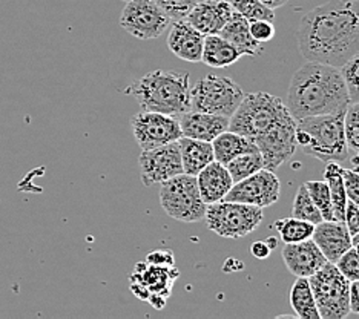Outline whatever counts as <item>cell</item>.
<instances>
[{
  "instance_id": "3",
  "label": "cell",
  "mask_w": 359,
  "mask_h": 319,
  "mask_svg": "<svg viewBox=\"0 0 359 319\" xmlns=\"http://www.w3.org/2000/svg\"><path fill=\"white\" fill-rule=\"evenodd\" d=\"M144 111L182 116L191 111L189 72L157 69L144 74L125 89Z\"/></svg>"
},
{
  "instance_id": "20",
  "label": "cell",
  "mask_w": 359,
  "mask_h": 319,
  "mask_svg": "<svg viewBox=\"0 0 359 319\" xmlns=\"http://www.w3.org/2000/svg\"><path fill=\"white\" fill-rule=\"evenodd\" d=\"M205 34L195 29L192 25L184 20H175L168 36V46L170 53L178 59L198 63L201 62L203 45H205Z\"/></svg>"
},
{
  "instance_id": "6",
  "label": "cell",
  "mask_w": 359,
  "mask_h": 319,
  "mask_svg": "<svg viewBox=\"0 0 359 319\" xmlns=\"http://www.w3.org/2000/svg\"><path fill=\"white\" fill-rule=\"evenodd\" d=\"M263 209L252 204L235 201H217L208 204L205 221L209 231L223 238H243L263 223Z\"/></svg>"
},
{
  "instance_id": "33",
  "label": "cell",
  "mask_w": 359,
  "mask_h": 319,
  "mask_svg": "<svg viewBox=\"0 0 359 319\" xmlns=\"http://www.w3.org/2000/svg\"><path fill=\"white\" fill-rule=\"evenodd\" d=\"M344 133L348 152L359 154V103H350L344 114Z\"/></svg>"
},
{
  "instance_id": "31",
  "label": "cell",
  "mask_w": 359,
  "mask_h": 319,
  "mask_svg": "<svg viewBox=\"0 0 359 319\" xmlns=\"http://www.w3.org/2000/svg\"><path fill=\"white\" fill-rule=\"evenodd\" d=\"M233 8V11L241 14L243 18H246L249 22L255 20H275V13L271 8H267L264 4H261L259 0H227Z\"/></svg>"
},
{
  "instance_id": "17",
  "label": "cell",
  "mask_w": 359,
  "mask_h": 319,
  "mask_svg": "<svg viewBox=\"0 0 359 319\" xmlns=\"http://www.w3.org/2000/svg\"><path fill=\"white\" fill-rule=\"evenodd\" d=\"M312 240L320 247L325 259L333 264L337 263L342 253L353 247L352 235H350L344 221L323 219L321 223L315 224Z\"/></svg>"
},
{
  "instance_id": "30",
  "label": "cell",
  "mask_w": 359,
  "mask_h": 319,
  "mask_svg": "<svg viewBox=\"0 0 359 319\" xmlns=\"http://www.w3.org/2000/svg\"><path fill=\"white\" fill-rule=\"evenodd\" d=\"M292 217L309 221V223L312 224H318L323 221L321 212L315 206L313 200L310 198V195L306 189V184H301L295 195V200H293L292 206Z\"/></svg>"
},
{
  "instance_id": "19",
  "label": "cell",
  "mask_w": 359,
  "mask_h": 319,
  "mask_svg": "<svg viewBox=\"0 0 359 319\" xmlns=\"http://www.w3.org/2000/svg\"><path fill=\"white\" fill-rule=\"evenodd\" d=\"M229 120L231 118L217 116V114L201 112L195 109L178 116L183 137H189L203 142H212L215 137L229 129Z\"/></svg>"
},
{
  "instance_id": "34",
  "label": "cell",
  "mask_w": 359,
  "mask_h": 319,
  "mask_svg": "<svg viewBox=\"0 0 359 319\" xmlns=\"http://www.w3.org/2000/svg\"><path fill=\"white\" fill-rule=\"evenodd\" d=\"M339 69L346 81L350 103H359V53L348 59Z\"/></svg>"
},
{
  "instance_id": "7",
  "label": "cell",
  "mask_w": 359,
  "mask_h": 319,
  "mask_svg": "<svg viewBox=\"0 0 359 319\" xmlns=\"http://www.w3.org/2000/svg\"><path fill=\"white\" fill-rule=\"evenodd\" d=\"M160 204L166 214L182 223H197L205 219L208 204L203 201L197 177L180 174L161 183Z\"/></svg>"
},
{
  "instance_id": "43",
  "label": "cell",
  "mask_w": 359,
  "mask_h": 319,
  "mask_svg": "<svg viewBox=\"0 0 359 319\" xmlns=\"http://www.w3.org/2000/svg\"><path fill=\"white\" fill-rule=\"evenodd\" d=\"M259 2L264 4L267 8H271V10H276V8L284 6L289 0H259Z\"/></svg>"
},
{
  "instance_id": "35",
  "label": "cell",
  "mask_w": 359,
  "mask_h": 319,
  "mask_svg": "<svg viewBox=\"0 0 359 319\" xmlns=\"http://www.w3.org/2000/svg\"><path fill=\"white\" fill-rule=\"evenodd\" d=\"M163 11L168 14V18L175 20H184L187 14L191 13L192 8L197 5L200 0H154Z\"/></svg>"
},
{
  "instance_id": "21",
  "label": "cell",
  "mask_w": 359,
  "mask_h": 319,
  "mask_svg": "<svg viewBox=\"0 0 359 319\" xmlns=\"http://www.w3.org/2000/svg\"><path fill=\"white\" fill-rule=\"evenodd\" d=\"M197 184L200 195L206 204L224 200V196L232 189L233 179L229 170L218 161H210L209 165L198 172Z\"/></svg>"
},
{
  "instance_id": "38",
  "label": "cell",
  "mask_w": 359,
  "mask_h": 319,
  "mask_svg": "<svg viewBox=\"0 0 359 319\" xmlns=\"http://www.w3.org/2000/svg\"><path fill=\"white\" fill-rule=\"evenodd\" d=\"M249 29H250L252 37H254L259 43L271 42L275 36L273 22H267V20L249 22Z\"/></svg>"
},
{
  "instance_id": "40",
  "label": "cell",
  "mask_w": 359,
  "mask_h": 319,
  "mask_svg": "<svg viewBox=\"0 0 359 319\" xmlns=\"http://www.w3.org/2000/svg\"><path fill=\"white\" fill-rule=\"evenodd\" d=\"M146 263L155 266H174V253L169 249L154 250L146 257Z\"/></svg>"
},
{
  "instance_id": "48",
  "label": "cell",
  "mask_w": 359,
  "mask_h": 319,
  "mask_svg": "<svg viewBox=\"0 0 359 319\" xmlns=\"http://www.w3.org/2000/svg\"><path fill=\"white\" fill-rule=\"evenodd\" d=\"M123 2H129V0H123Z\"/></svg>"
},
{
  "instance_id": "42",
  "label": "cell",
  "mask_w": 359,
  "mask_h": 319,
  "mask_svg": "<svg viewBox=\"0 0 359 319\" xmlns=\"http://www.w3.org/2000/svg\"><path fill=\"white\" fill-rule=\"evenodd\" d=\"M250 252L257 259H266V258H269V255H271L272 249L269 247V244L266 241H255L254 244H252Z\"/></svg>"
},
{
  "instance_id": "2",
  "label": "cell",
  "mask_w": 359,
  "mask_h": 319,
  "mask_svg": "<svg viewBox=\"0 0 359 319\" xmlns=\"http://www.w3.org/2000/svg\"><path fill=\"white\" fill-rule=\"evenodd\" d=\"M350 97L341 69L307 62L290 80L285 106L295 120L346 112Z\"/></svg>"
},
{
  "instance_id": "37",
  "label": "cell",
  "mask_w": 359,
  "mask_h": 319,
  "mask_svg": "<svg viewBox=\"0 0 359 319\" xmlns=\"http://www.w3.org/2000/svg\"><path fill=\"white\" fill-rule=\"evenodd\" d=\"M341 172L342 179H344L347 200L359 204V170L341 168Z\"/></svg>"
},
{
  "instance_id": "14",
  "label": "cell",
  "mask_w": 359,
  "mask_h": 319,
  "mask_svg": "<svg viewBox=\"0 0 359 319\" xmlns=\"http://www.w3.org/2000/svg\"><path fill=\"white\" fill-rule=\"evenodd\" d=\"M138 165H140L142 182L146 187L161 184L180 174H184L178 142L142 151Z\"/></svg>"
},
{
  "instance_id": "15",
  "label": "cell",
  "mask_w": 359,
  "mask_h": 319,
  "mask_svg": "<svg viewBox=\"0 0 359 319\" xmlns=\"http://www.w3.org/2000/svg\"><path fill=\"white\" fill-rule=\"evenodd\" d=\"M178 278V270L174 266H155L149 263H138L130 276V290L137 298L148 301L151 294H160L168 298L172 285Z\"/></svg>"
},
{
  "instance_id": "8",
  "label": "cell",
  "mask_w": 359,
  "mask_h": 319,
  "mask_svg": "<svg viewBox=\"0 0 359 319\" xmlns=\"http://www.w3.org/2000/svg\"><path fill=\"white\" fill-rule=\"evenodd\" d=\"M243 97V89L232 79L208 74L191 88V109L231 118Z\"/></svg>"
},
{
  "instance_id": "23",
  "label": "cell",
  "mask_w": 359,
  "mask_h": 319,
  "mask_svg": "<svg viewBox=\"0 0 359 319\" xmlns=\"http://www.w3.org/2000/svg\"><path fill=\"white\" fill-rule=\"evenodd\" d=\"M180 154H182L183 172L187 175L197 177L210 161H214V147L210 142L195 140V138L182 137L178 140Z\"/></svg>"
},
{
  "instance_id": "4",
  "label": "cell",
  "mask_w": 359,
  "mask_h": 319,
  "mask_svg": "<svg viewBox=\"0 0 359 319\" xmlns=\"http://www.w3.org/2000/svg\"><path fill=\"white\" fill-rule=\"evenodd\" d=\"M344 114L315 116L297 120V146L321 161L342 163L348 158Z\"/></svg>"
},
{
  "instance_id": "9",
  "label": "cell",
  "mask_w": 359,
  "mask_h": 319,
  "mask_svg": "<svg viewBox=\"0 0 359 319\" xmlns=\"http://www.w3.org/2000/svg\"><path fill=\"white\" fill-rule=\"evenodd\" d=\"M321 319H342L350 315V281L333 263H325L309 278Z\"/></svg>"
},
{
  "instance_id": "45",
  "label": "cell",
  "mask_w": 359,
  "mask_h": 319,
  "mask_svg": "<svg viewBox=\"0 0 359 319\" xmlns=\"http://www.w3.org/2000/svg\"><path fill=\"white\" fill-rule=\"evenodd\" d=\"M266 243L269 244V247H271L272 250L276 247V238H273V236H271V238H267Z\"/></svg>"
},
{
  "instance_id": "32",
  "label": "cell",
  "mask_w": 359,
  "mask_h": 319,
  "mask_svg": "<svg viewBox=\"0 0 359 319\" xmlns=\"http://www.w3.org/2000/svg\"><path fill=\"white\" fill-rule=\"evenodd\" d=\"M304 184H306V189L310 195V198L313 200L318 210L321 212L323 219H325V221L334 219L330 191H329L327 183H325V179L324 182L323 179H318V182H307Z\"/></svg>"
},
{
  "instance_id": "1",
  "label": "cell",
  "mask_w": 359,
  "mask_h": 319,
  "mask_svg": "<svg viewBox=\"0 0 359 319\" xmlns=\"http://www.w3.org/2000/svg\"><path fill=\"white\" fill-rule=\"evenodd\" d=\"M307 62L341 68L359 53V0H329L310 10L297 31Z\"/></svg>"
},
{
  "instance_id": "36",
  "label": "cell",
  "mask_w": 359,
  "mask_h": 319,
  "mask_svg": "<svg viewBox=\"0 0 359 319\" xmlns=\"http://www.w3.org/2000/svg\"><path fill=\"white\" fill-rule=\"evenodd\" d=\"M334 266L338 267L347 281L352 283L359 280V257L355 247H350L346 253H342Z\"/></svg>"
},
{
  "instance_id": "27",
  "label": "cell",
  "mask_w": 359,
  "mask_h": 319,
  "mask_svg": "<svg viewBox=\"0 0 359 319\" xmlns=\"http://www.w3.org/2000/svg\"><path fill=\"white\" fill-rule=\"evenodd\" d=\"M324 179L329 186L333 214L337 221H344L346 215V206H347V194L344 187V179H342V172L339 163L329 161L325 166Z\"/></svg>"
},
{
  "instance_id": "11",
  "label": "cell",
  "mask_w": 359,
  "mask_h": 319,
  "mask_svg": "<svg viewBox=\"0 0 359 319\" xmlns=\"http://www.w3.org/2000/svg\"><path fill=\"white\" fill-rule=\"evenodd\" d=\"M130 128L142 151L178 142L183 137L178 117L163 112L142 111L130 118Z\"/></svg>"
},
{
  "instance_id": "22",
  "label": "cell",
  "mask_w": 359,
  "mask_h": 319,
  "mask_svg": "<svg viewBox=\"0 0 359 319\" xmlns=\"http://www.w3.org/2000/svg\"><path fill=\"white\" fill-rule=\"evenodd\" d=\"M218 36L226 39L227 42L232 43L243 55H259L263 53L261 43L252 37L249 29V20L243 18L241 14L233 11L232 18L229 19L223 29L218 32Z\"/></svg>"
},
{
  "instance_id": "44",
  "label": "cell",
  "mask_w": 359,
  "mask_h": 319,
  "mask_svg": "<svg viewBox=\"0 0 359 319\" xmlns=\"http://www.w3.org/2000/svg\"><path fill=\"white\" fill-rule=\"evenodd\" d=\"M352 165H353V169H356V170H359V154H355L353 157H352Z\"/></svg>"
},
{
  "instance_id": "26",
  "label": "cell",
  "mask_w": 359,
  "mask_h": 319,
  "mask_svg": "<svg viewBox=\"0 0 359 319\" xmlns=\"http://www.w3.org/2000/svg\"><path fill=\"white\" fill-rule=\"evenodd\" d=\"M290 306L299 319H321L309 278H297L290 290Z\"/></svg>"
},
{
  "instance_id": "13",
  "label": "cell",
  "mask_w": 359,
  "mask_h": 319,
  "mask_svg": "<svg viewBox=\"0 0 359 319\" xmlns=\"http://www.w3.org/2000/svg\"><path fill=\"white\" fill-rule=\"evenodd\" d=\"M281 184L275 172L261 169L246 177L241 182L233 183L232 189L224 196L226 201L252 204L257 208H269L278 201Z\"/></svg>"
},
{
  "instance_id": "41",
  "label": "cell",
  "mask_w": 359,
  "mask_h": 319,
  "mask_svg": "<svg viewBox=\"0 0 359 319\" xmlns=\"http://www.w3.org/2000/svg\"><path fill=\"white\" fill-rule=\"evenodd\" d=\"M348 301H350V313L359 315V280L350 283Z\"/></svg>"
},
{
  "instance_id": "16",
  "label": "cell",
  "mask_w": 359,
  "mask_h": 319,
  "mask_svg": "<svg viewBox=\"0 0 359 319\" xmlns=\"http://www.w3.org/2000/svg\"><path fill=\"white\" fill-rule=\"evenodd\" d=\"M281 255L285 267L297 278H310L327 263V259L312 238L285 244Z\"/></svg>"
},
{
  "instance_id": "39",
  "label": "cell",
  "mask_w": 359,
  "mask_h": 319,
  "mask_svg": "<svg viewBox=\"0 0 359 319\" xmlns=\"http://www.w3.org/2000/svg\"><path fill=\"white\" fill-rule=\"evenodd\" d=\"M344 223L348 229L350 235L355 236L356 233H359V204L347 200Z\"/></svg>"
},
{
  "instance_id": "18",
  "label": "cell",
  "mask_w": 359,
  "mask_h": 319,
  "mask_svg": "<svg viewBox=\"0 0 359 319\" xmlns=\"http://www.w3.org/2000/svg\"><path fill=\"white\" fill-rule=\"evenodd\" d=\"M233 14L227 0H201L195 5L186 20L205 36L218 34Z\"/></svg>"
},
{
  "instance_id": "28",
  "label": "cell",
  "mask_w": 359,
  "mask_h": 319,
  "mask_svg": "<svg viewBox=\"0 0 359 319\" xmlns=\"http://www.w3.org/2000/svg\"><path fill=\"white\" fill-rule=\"evenodd\" d=\"M275 229L276 232L280 233L284 244H292V243H299V241L312 238L315 224L309 223V221L292 217V218L276 221Z\"/></svg>"
},
{
  "instance_id": "46",
  "label": "cell",
  "mask_w": 359,
  "mask_h": 319,
  "mask_svg": "<svg viewBox=\"0 0 359 319\" xmlns=\"http://www.w3.org/2000/svg\"><path fill=\"white\" fill-rule=\"evenodd\" d=\"M352 243H353V245L359 243V233H356L355 236H352Z\"/></svg>"
},
{
  "instance_id": "25",
  "label": "cell",
  "mask_w": 359,
  "mask_h": 319,
  "mask_svg": "<svg viewBox=\"0 0 359 319\" xmlns=\"http://www.w3.org/2000/svg\"><path fill=\"white\" fill-rule=\"evenodd\" d=\"M210 143H212V147H214L215 161L222 163L224 166L233 158L238 157V155L248 154L252 151H258L257 144L252 142L250 138L244 137L241 134L232 133L229 129L224 130V133L219 134L218 137H215Z\"/></svg>"
},
{
  "instance_id": "12",
  "label": "cell",
  "mask_w": 359,
  "mask_h": 319,
  "mask_svg": "<svg viewBox=\"0 0 359 319\" xmlns=\"http://www.w3.org/2000/svg\"><path fill=\"white\" fill-rule=\"evenodd\" d=\"M170 22L172 20L154 0H129L120 18L121 28L140 40L160 37Z\"/></svg>"
},
{
  "instance_id": "29",
  "label": "cell",
  "mask_w": 359,
  "mask_h": 319,
  "mask_svg": "<svg viewBox=\"0 0 359 319\" xmlns=\"http://www.w3.org/2000/svg\"><path fill=\"white\" fill-rule=\"evenodd\" d=\"M226 168L229 170L233 183H236L252 174H255V172L264 169V163L259 151H252L248 154L238 155V157L227 163Z\"/></svg>"
},
{
  "instance_id": "47",
  "label": "cell",
  "mask_w": 359,
  "mask_h": 319,
  "mask_svg": "<svg viewBox=\"0 0 359 319\" xmlns=\"http://www.w3.org/2000/svg\"><path fill=\"white\" fill-rule=\"evenodd\" d=\"M353 247L356 249V253H358V257H359V243H358V244H355V245H353Z\"/></svg>"
},
{
  "instance_id": "10",
  "label": "cell",
  "mask_w": 359,
  "mask_h": 319,
  "mask_svg": "<svg viewBox=\"0 0 359 319\" xmlns=\"http://www.w3.org/2000/svg\"><path fill=\"white\" fill-rule=\"evenodd\" d=\"M263 157L264 169L275 172L297 151V120L289 112L275 125L254 140Z\"/></svg>"
},
{
  "instance_id": "24",
  "label": "cell",
  "mask_w": 359,
  "mask_h": 319,
  "mask_svg": "<svg viewBox=\"0 0 359 319\" xmlns=\"http://www.w3.org/2000/svg\"><path fill=\"white\" fill-rule=\"evenodd\" d=\"M243 54L232 43L218 34L205 37L201 62L210 68H226L238 62Z\"/></svg>"
},
{
  "instance_id": "5",
  "label": "cell",
  "mask_w": 359,
  "mask_h": 319,
  "mask_svg": "<svg viewBox=\"0 0 359 319\" xmlns=\"http://www.w3.org/2000/svg\"><path fill=\"white\" fill-rule=\"evenodd\" d=\"M285 112L289 109L280 97L267 93L244 94L240 106L229 120V130L254 142L267 133Z\"/></svg>"
}]
</instances>
